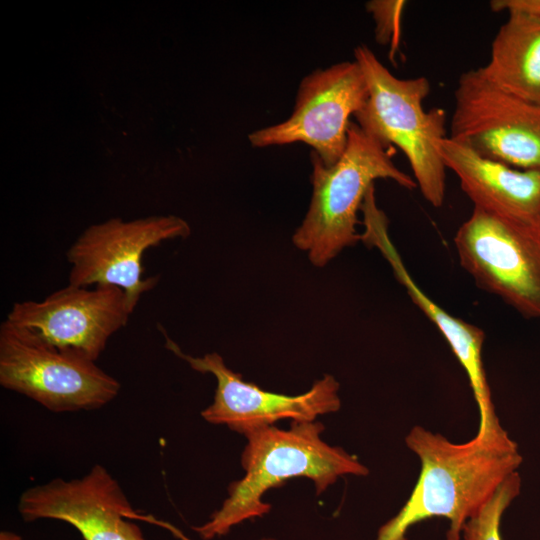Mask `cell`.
Instances as JSON below:
<instances>
[{
  "mask_svg": "<svg viewBox=\"0 0 540 540\" xmlns=\"http://www.w3.org/2000/svg\"><path fill=\"white\" fill-rule=\"evenodd\" d=\"M405 443L420 459V474L408 500L380 527L376 540H406L412 525L436 516L450 520L446 540H460L465 522L522 462L518 445L500 423L462 444L414 426Z\"/></svg>",
  "mask_w": 540,
  "mask_h": 540,
  "instance_id": "6da1fadb",
  "label": "cell"
},
{
  "mask_svg": "<svg viewBox=\"0 0 540 540\" xmlns=\"http://www.w3.org/2000/svg\"><path fill=\"white\" fill-rule=\"evenodd\" d=\"M323 430L315 420L293 421L288 430L271 425L244 434V477L230 484L221 508L194 530L208 540L225 535L244 520L265 515L271 506L262 501L264 493L294 477L311 479L319 495L340 476L367 475L368 468L355 456L322 440Z\"/></svg>",
  "mask_w": 540,
  "mask_h": 540,
  "instance_id": "7a4b0ae2",
  "label": "cell"
},
{
  "mask_svg": "<svg viewBox=\"0 0 540 540\" xmlns=\"http://www.w3.org/2000/svg\"><path fill=\"white\" fill-rule=\"evenodd\" d=\"M388 147L351 122L346 148L339 160L326 166L312 152L313 186L308 212L292 237L311 263L325 266L344 248L361 240L357 231L358 211L377 179H390L406 189L417 187L410 175L393 162Z\"/></svg>",
  "mask_w": 540,
  "mask_h": 540,
  "instance_id": "3957f363",
  "label": "cell"
},
{
  "mask_svg": "<svg viewBox=\"0 0 540 540\" xmlns=\"http://www.w3.org/2000/svg\"><path fill=\"white\" fill-rule=\"evenodd\" d=\"M354 57L367 84L366 101L354 115L357 125L385 146H397L423 197L440 207L445 198L446 167L436 143L446 137V117L441 108L424 109L430 82L424 76H394L365 45L357 46Z\"/></svg>",
  "mask_w": 540,
  "mask_h": 540,
  "instance_id": "277c9868",
  "label": "cell"
},
{
  "mask_svg": "<svg viewBox=\"0 0 540 540\" xmlns=\"http://www.w3.org/2000/svg\"><path fill=\"white\" fill-rule=\"evenodd\" d=\"M85 356L55 347L5 319L0 325V384L53 412L98 409L120 383Z\"/></svg>",
  "mask_w": 540,
  "mask_h": 540,
  "instance_id": "5b68a950",
  "label": "cell"
},
{
  "mask_svg": "<svg viewBox=\"0 0 540 540\" xmlns=\"http://www.w3.org/2000/svg\"><path fill=\"white\" fill-rule=\"evenodd\" d=\"M454 245L480 288L524 317L540 319V221L503 219L474 207Z\"/></svg>",
  "mask_w": 540,
  "mask_h": 540,
  "instance_id": "8992f818",
  "label": "cell"
},
{
  "mask_svg": "<svg viewBox=\"0 0 540 540\" xmlns=\"http://www.w3.org/2000/svg\"><path fill=\"white\" fill-rule=\"evenodd\" d=\"M452 140L487 159L540 171V105L487 79L480 68L464 72L454 93Z\"/></svg>",
  "mask_w": 540,
  "mask_h": 540,
  "instance_id": "52a82bcc",
  "label": "cell"
},
{
  "mask_svg": "<svg viewBox=\"0 0 540 540\" xmlns=\"http://www.w3.org/2000/svg\"><path fill=\"white\" fill-rule=\"evenodd\" d=\"M190 232L189 224L173 215L131 221L113 218L91 225L66 252L68 284L116 286L124 292L133 313L143 294L159 281V276L143 277L144 253L163 241L186 238Z\"/></svg>",
  "mask_w": 540,
  "mask_h": 540,
  "instance_id": "ba28073f",
  "label": "cell"
},
{
  "mask_svg": "<svg viewBox=\"0 0 540 540\" xmlns=\"http://www.w3.org/2000/svg\"><path fill=\"white\" fill-rule=\"evenodd\" d=\"M366 98V80L355 60L316 69L301 81L290 117L251 132L248 140L257 148L305 143L332 166L346 148L350 117Z\"/></svg>",
  "mask_w": 540,
  "mask_h": 540,
  "instance_id": "9c48e42d",
  "label": "cell"
},
{
  "mask_svg": "<svg viewBox=\"0 0 540 540\" xmlns=\"http://www.w3.org/2000/svg\"><path fill=\"white\" fill-rule=\"evenodd\" d=\"M160 329L168 350L186 361L192 369L215 376L217 388L214 400L201 412L209 423L224 424L233 431L246 434L271 426L281 419L314 421L317 416L335 412L341 406L339 383L331 375H324L303 394L290 396L272 393L244 381L239 373L226 366L222 356L216 352L202 357L184 353Z\"/></svg>",
  "mask_w": 540,
  "mask_h": 540,
  "instance_id": "30bf717a",
  "label": "cell"
},
{
  "mask_svg": "<svg viewBox=\"0 0 540 540\" xmlns=\"http://www.w3.org/2000/svg\"><path fill=\"white\" fill-rule=\"evenodd\" d=\"M131 314L124 292L116 286L68 284L41 301L15 302L6 319L59 349L96 361Z\"/></svg>",
  "mask_w": 540,
  "mask_h": 540,
  "instance_id": "8fae6325",
  "label": "cell"
},
{
  "mask_svg": "<svg viewBox=\"0 0 540 540\" xmlns=\"http://www.w3.org/2000/svg\"><path fill=\"white\" fill-rule=\"evenodd\" d=\"M18 511L27 522H67L84 540H146L139 526L128 520L133 509L120 485L99 464L81 478H57L28 488L20 496Z\"/></svg>",
  "mask_w": 540,
  "mask_h": 540,
  "instance_id": "7c38bea8",
  "label": "cell"
},
{
  "mask_svg": "<svg viewBox=\"0 0 540 540\" xmlns=\"http://www.w3.org/2000/svg\"><path fill=\"white\" fill-rule=\"evenodd\" d=\"M364 233L361 239L376 246L391 265L396 279L412 302L437 327L466 371L480 415L478 431L499 422L482 362L485 333L479 327L457 318L435 303L414 281L388 234V220L375 204L363 210Z\"/></svg>",
  "mask_w": 540,
  "mask_h": 540,
  "instance_id": "4fadbf2b",
  "label": "cell"
},
{
  "mask_svg": "<svg viewBox=\"0 0 540 540\" xmlns=\"http://www.w3.org/2000/svg\"><path fill=\"white\" fill-rule=\"evenodd\" d=\"M436 148L475 208L503 219L540 221V171L487 159L449 137Z\"/></svg>",
  "mask_w": 540,
  "mask_h": 540,
  "instance_id": "5bb4252c",
  "label": "cell"
},
{
  "mask_svg": "<svg viewBox=\"0 0 540 540\" xmlns=\"http://www.w3.org/2000/svg\"><path fill=\"white\" fill-rule=\"evenodd\" d=\"M480 70L507 92L540 105V17L508 14Z\"/></svg>",
  "mask_w": 540,
  "mask_h": 540,
  "instance_id": "9a60e30c",
  "label": "cell"
},
{
  "mask_svg": "<svg viewBox=\"0 0 540 540\" xmlns=\"http://www.w3.org/2000/svg\"><path fill=\"white\" fill-rule=\"evenodd\" d=\"M520 487V475L515 471L500 484L484 506L465 522L461 531L464 540H501V517L518 496Z\"/></svg>",
  "mask_w": 540,
  "mask_h": 540,
  "instance_id": "2e32d148",
  "label": "cell"
},
{
  "mask_svg": "<svg viewBox=\"0 0 540 540\" xmlns=\"http://www.w3.org/2000/svg\"><path fill=\"white\" fill-rule=\"evenodd\" d=\"M406 2L402 0H374L366 4L376 23V39L390 45L392 56L400 42L401 18Z\"/></svg>",
  "mask_w": 540,
  "mask_h": 540,
  "instance_id": "e0dca14e",
  "label": "cell"
},
{
  "mask_svg": "<svg viewBox=\"0 0 540 540\" xmlns=\"http://www.w3.org/2000/svg\"><path fill=\"white\" fill-rule=\"evenodd\" d=\"M490 7L493 12L540 17V0H492Z\"/></svg>",
  "mask_w": 540,
  "mask_h": 540,
  "instance_id": "ac0fdd59",
  "label": "cell"
},
{
  "mask_svg": "<svg viewBox=\"0 0 540 540\" xmlns=\"http://www.w3.org/2000/svg\"><path fill=\"white\" fill-rule=\"evenodd\" d=\"M0 540H22L21 536L10 531H1Z\"/></svg>",
  "mask_w": 540,
  "mask_h": 540,
  "instance_id": "d6986e66",
  "label": "cell"
},
{
  "mask_svg": "<svg viewBox=\"0 0 540 540\" xmlns=\"http://www.w3.org/2000/svg\"><path fill=\"white\" fill-rule=\"evenodd\" d=\"M263 540H273V539H263Z\"/></svg>",
  "mask_w": 540,
  "mask_h": 540,
  "instance_id": "ffe728a7",
  "label": "cell"
}]
</instances>
